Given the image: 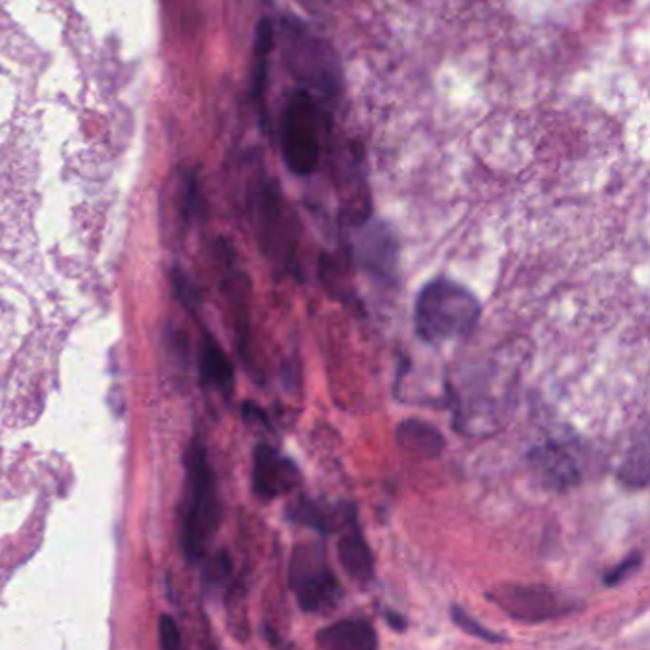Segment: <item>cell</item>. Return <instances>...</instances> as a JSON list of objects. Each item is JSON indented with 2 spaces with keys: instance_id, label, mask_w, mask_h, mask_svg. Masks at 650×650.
I'll return each instance as SVG.
<instances>
[{
  "instance_id": "obj_12",
  "label": "cell",
  "mask_w": 650,
  "mask_h": 650,
  "mask_svg": "<svg viewBox=\"0 0 650 650\" xmlns=\"http://www.w3.org/2000/svg\"><path fill=\"white\" fill-rule=\"evenodd\" d=\"M338 559L349 580L359 586L374 582V553L364 537L359 519L349 522L346 529L338 532Z\"/></svg>"
},
{
  "instance_id": "obj_18",
  "label": "cell",
  "mask_w": 650,
  "mask_h": 650,
  "mask_svg": "<svg viewBox=\"0 0 650 650\" xmlns=\"http://www.w3.org/2000/svg\"><path fill=\"white\" fill-rule=\"evenodd\" d=\"M450 618H453L454 624H456V628L461 629L466 636L481 639L484 643L502 645L509 641L504 634L492 631V629L486 628L483 624H479L477 618H473L468 611H464L460 605L450 606Z\"/></svg>"
},
{
  "instance_id": "obj_9",
  "label": "cell",
  "mask_w": 650,
  "mask_h": 650,
  "mask_svg": "<svg viewBox=\"0 0 650 650\" xmlns=\"http://www.w3.org/2000/svg\"><path fill=\"white\" fill-rule=\"evenodd\" d=\"M287 519L298 527L315 530L321 537H330L346 529L349 522L359 519V511L353 502H330L302 496L287 507Z\"/></svg>"
},
{
  "instance_id": "obj_13",
  "label": "cell",
  "mask_w": 650,
  "mask_h": 650,
  "mask_svg": "<svg viewBox=\"0 0 650 650\" xmlns=\"http://www.w3.org/2000/svg\"><path fill=\"white\" fill-rule=\"evenodd\" d=\"M315 643L326 650H376L380 637L369 618L351 616L318 629Z\"/></svg>"
},
{
  "instance_id": "obj_11",
  "label": "cell",
  "mask_w": 650,
  "mask_h": 650,
  "mask_svg": "<svg viewBox=\"0 0 650 650\" xmlns=\"http://www.w3.org/2000/svg\"><path fill=\"white\" fill-rule=\"evenodd\" d=\"M529 466L545 489L552 491H567L582 481V468L573 448L557 441L532 448Z\"/></svg>"
},
{
  "instance_id": "obj_2",
  "label": "cell",
  "mask_w": 650,
  "mask_h": 650,
  "mask_svg": "<svg viewBox=\"0 0 650 650\" xmlns=\"http://www.w3.org/2000/svg\"><path fill=\"white\" fill-rule=\"evenodd\" d=\"M188 506L183 514V550L191 561L206 553L221 521V502L208 454L201 441L188 450Z\"/></svg>"
},
{
  "instance_id": "obj_16",
  "label": "cell",
  "mask_w": 650,
  "mask_h": 650,
  "mask_svg": "<svg viewBox=\"0 0 650 650\" xmlns=\"http://www.w3.org/2000/svg\"><path fill=\"white\" fill-rule=\"evenodd\" d=\"M273 46V25L269 20H262L257 25L256 63H254V84H252V94L260 104V111H264L265 86H267V68H269V52Z\"/></svg>"
},
{
  "instance_id": "obj_17",
  "label": "cell",
  "mask_w": 650,
  "mask_h": 650,
  "mask_svg": "<svg viewBox=\"0 0 650 650\" xmlns=\"http://www.w3.org/2000/svg\"><path fill=\"white\" fill-rule=\"evenodd\" d=\"M618 477L624 484H629L634 489H645L649 483V438H647V430L639 441H636V446L629 450L626 460L622 461Z\"/></svg>"
},
{
  "instance_id": "obj_4",
  "label": "cell",
  "mask_w": 650,
  "mask_h": 650,
  "mask_svg": "<svg viewBox=\"0 0 650 650\" xmlns=\"http://www.w3.org/2000/svg\"><path fill=\"white\" fill-rule=\"evenodd\" d=\"M288 588L305 614L333 613L346 595L325 545L315 540L294 545L288 561Z\"/></svg>"
},
{
  "instance_id": "obj_6",
  "label": "cell",
  "mask_w": 650,
  "mask_h": 650,
  "mask_svg": "<svg viewBox=\"0 0 650 650\" xmlns=\"http://www.w3.org/2000/svg\"><path fill=\"white\" fill-rule=\"evenodd\" d=\"M486 599L521 624L559 621L580 609L576 599L542 583H499L486 593Z\"/></svg>"
},
{
  "instance_id": "obj_14",
  "label": "cell",
  "mask_w": 650,
  "mask_h": 650,
  "mask_svg": "<svg viewBox=\"0 0 650 650\" xmlns=\"http://www.w3.org/2000/svg\"><path fill=\"white\" fill-rule=\"evenodd\" d=\"M395 441L402 453L422 460H435L446 446L445 435L435 425L418 418L402 420L395 430Z\"/></svg>"
},
{
  "instance_id": "obj_20",
  "label": "cell",
  "mask_w": 650,
  "mask_h": 650,
  "mask_svg": "<svg viewBox=\"0 0 650 650\" xmlns=\"http://www.w3.org/2000/svg\"><path fill=\"white\" fill-rule=\"evenodd\" d=\"M159 637L162 649H180V645H182L180 628H178V624H176L174 618H170V616H162V618H160Z\"/></svg>"
},
{
  "instance_id": "obj_10",
  "label": "cell",
  "mask_w": 650,
  "mask_h": 650,
  "mask_svg": "<svg viewBox=\"0 0 650 650\" xmlns=\"http://www.w3.org/2000/svg\"><path fill=\"white\" fill-rule=\"evenodd\" d=\"M288 61L298 76V81L310 84L313 88L330 92L334 83L333 65L326 56L325 48H318L317 38L310 37L302 25L294 23L288 29Z\"/></svg>"
},
{
  "instance_id": "obj_21",
  "label": "cell",
  "mask_w": 650,
  "mask_h": 650,
  "mask_svg": "<svg viewBox=\"0 0 650 650\" xmlns=\"http://www.w3.org/2000/svg\"><path fill=\"white\" fill-rule=\"evenodd\" d=\"M174 287L176 292L180 294L182 298V302L188 305V308H193L197 300H195V292H193V288H191L190 280L185 275H182L180 272H174Z\"/></svg>"
},
{
  "instance_id": "obj_8",
  "label": "cell",
  "mask_w": 650,
  "mask_h": 650,
  "mask_svg": "<svg viewBox=\"0 0 650 650\" xmlns=\"http://www.w3.org/2000/svg\"><path fill=\"white\" fill-rule=\"evenodd\" d=\"M357 264L372 279L384 282L386 287L397 285L399 279V244L394 231L386 224H372L364 227L363 233L357 239Z\"/></svg>"
},
{
  "instance_id": "obj_22",
  "label": "cell",
  "mask_w": 650,
  "mask_h": 650,
  "mask_svg": "<svg viewBox=\"0 0 650 650\" xmlns=\"http://www.w3.org/2000/svg\"><path fill=\"white\" fill-rule=\"evenodd\" d=\"M384 618H386L387 626L395 629V631H399V634H402L407 629V618L402 614L395 613V611H386Z\"/></svg>"
},
{
  "instance_id": "obj_1",
  "label": "cell",
  "mask_w": 650,
  "mask_h": 650,
  "mask_svg": "<svg viewBox=\"0 0 650 650\" xmlns=\"http://www.w3.org/2000/svg\"><path fill=\"white\" fill-rule=\"evenodd\" d=\"M483 315V305L468 287L448 277H435L418 292L414 326L430 346L468 338Z\"/></svg>"
},
{
  "instance_id": "obj_15",
  "label": "cell",
  "mask_w": 650,
  "mask_h": 650,
  "mask_svg": "<svg viewBox=\"0 0 650 650\" xmlns=\"http://www.w3.org/2000/svg\"><path fill=\"white\" fill-rule=\"evenodd\" d=\"M201 376L206 386L216 387L224 395L233 394V364L210 334H205L201 348Z\"/></svg>"
},
{
  "instance_id": "obj_5",
  "label": "cell",
  "mask_w": 650,
  "mask_h": 650,
  "mask_svg": "<svg viewBox=\"0 0 650 650\" xmlns=\"http://www.w3.org/2000/svg\"><path fill=\"white\" fill-rule=\"evenodd\" d=\"M280 152L288 170L296 176H310L317 168L321 155L318 111L308 91H298L288 98L280 115Z\"/></svg>"
},
{
  "instance_id": "obj_7",
  "label": "cell",
  "mask_w": 650,
  "mask_h": 650,
  "mask_svg": "<svg viewBox=\"0 0 650 650\" xmlns=\"http://www.w3.org/2000/svg\"><path fill=\"white\" fill-rule=\"evenodd\" d=\"M302 469L269 443H260L252 454V492L262 502L282 498L302 486Z\"/></svg>"
},
{
  "instance_id": "obj_19",
  "label": "cell",
  "mask_w": 650,
  "mask_h": 650,
  "mask_svg": "<svg viewBox=\"0 0 650 650\" xmlns=\"http://www.w3.org/2000/svg\"><path fill=\"white\" fill-rule=\"evenodd\" d=\"M641 565H643V553H629L628 557H624L618 565H614L611 570H606L605 576H603V583L606 588H616L622 582H626L629 576L636 575Z\"/></svg>"
},
{
  "instance_id": "obj_3",
  "label": "cell",
  "mask_w": 650,
  "mask_h": 650,
  "mask_svg": "<svg viewBox=\"0 0 650 650\" xmlns=\"http://www.w3.org/2000/svg\"><path fill=\"white\" fill-rule=\"evenodd\" d=\"M252 214L257 244L273 272L282 277H300V226L273 183H265L254 195Z\"/></svg>"
},
{
  "instance_id": "obj_23",
  "label": "cell",
  "mask_w": 650,
  "mask_h": 650,
  "mask_svg": "<svg viewBox=\"0 0 650 650\" xmlns=\"http://www.w3.org/2000/svg\"><path fill=\"white\" fill-rule=\"evenodd\" d=\"M302 4L303 7L311 8V10H315V7L321 4V2H318V0H302Z\"/></svg>"
}]
</instances>
